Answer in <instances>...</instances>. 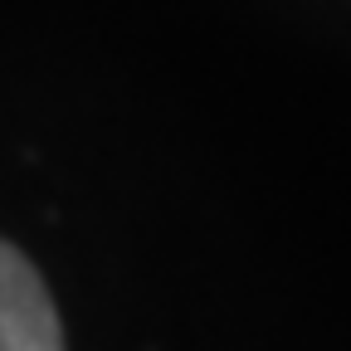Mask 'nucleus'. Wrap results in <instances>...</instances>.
<instances>
[{"instance_id":"1","label":"nucleus","mask_w":351,"mask_h":351,"mask_svg":"<svg viewBox=\"0 0 351 351\" xmlns=\"http://www.w3.org/2000/svg\"><path fill=\"white\" fill-rule=\"evenodd\" d=\"M0 351H64L49 288L10 244H0Z\"/></svg>"}]
</instances>
